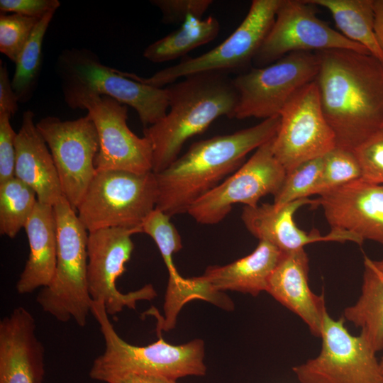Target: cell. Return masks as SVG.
I'll use <instances>...</instances> for the list:
<instances>
[{
    "label": "cell",
    "mask_w": 383,
    "mask_h": 383,
    "mask_svg": "<svg viewBox=\"0 0 383 383\" xmlns=\"http://www.w3.org/2000/svg\"><path fill=\"white\" fill-rule=\"evenodd\" d=\"M316 52L315 82L323 115L336 146L354 150L383 128V62L348 50Z\"/></svg>",
    "instance_id": "1"
},
{
    "label": "cell",
    "mask_w": 383,
    "mask_h": 383,
    "mask_svg": "<svg viewBox=\"0 0 383 383\" xmlns=\"http://www.w3.org/2000/svg\"><path fill=\"white\" fill-rule=\"evenodd\" d=\"M279 126V115L231 134L194 143L183 155L155 174L156 208L170 217L187 213L194 202L241 167L250 152L273 138Z\"/></svg>",
    "instance_id": "2"
},
{
    "label": "cell",
    "mask_w": 383,
    "mask_h": 383,
    "mask_svg": "<svg viewBox=\"0 0 383 383\" xmlns=\"http://www.w3.org/2000/svg\"><path fill=\"white\" fill-rule=\"evenodd\" d=\"M165 88L169 101L166 116L143 130L152 146L155 174L169 167L184 144L216 118H233L238 101L233 78L223 72L197 73Z\"/></svg>",
    "instance_id": "3"
},
{
    "label": "cell",
    "mask_w": 383,
    "mask_h": 383,
    "mask_svg": "<svg viewBox=\"0 0 383 383\" xmlns=\"http://www.w3.org/2000/svg\"><path fill=\"white\" fill-rule=\"evenodd\" d=\"M91 314L99 323L105 345L91 367L89 377L92 379L115 383L130 374H143L177 380L206 374L202 340L175 345L159 335L157 341L148 345H133L117 333L102 302L92 301Z\"/></svg>",
    "instance_id": "4"
},
{
    "label": "cell",
    "mask_w": 383,
    "mask_h": 383,
    "mask_svg": "<svg viewBox=\"0 0 383 383\" xmlns=\"http://www.w3.org/2000/svg\"><path fill=\"white\" fill-rule=\"evenodd\" d=\"M55 71L65 102L77 109L89 96H106L129 106L137 112L144 128L164 118L169 109L166 88L152 87L132 79L104 65L87 48L63 50L58 55Z\"/></svg>",
    "instance_id": "5"
},
{
    "label": "cell",
    "mask_w": 383,
    "mask_h": 383,
    "mask_svg": "<svg viewBox=\"0 0 383 383\" xmlns=\"http://www.w3.org/2000/svg\"><path fill=\"white\" fill-rule=\"evenodd\" d=\"M52 208L57 236L56 267L51 282L40 290L36 301L44 312L57 321L73 320L84 327L92 303L87 281L89 231L64 196Z\"/></svg>",
    "instance_id": "6"
},
{
    "label": "cell",
    "mask_w": 383,
    "mask_h": 383,
    "mask_svg": "<svg viewBox=\"0 0 383 383\" xmlns=\"http://www.w3.org/2000/svg\"><path fill=\"white\" fill-rule=\"evenodd\" d=\"M155 173L96 171L77 213L89 232L102 228H140L156 207Z\"/></svg>",
    "instance_id": "7"
},
{
    "label": "cell",
    "mask_w": 383,
    "mask_h": 383,
    "mask_svg": "<svg viewBox=\"0 0 383 383\" xmlns=\"http://www.w3.org/2000/svg\"><path fill=\"white\" fill-rule=\"evenodd\" d=\"M282 0H253L239 26L220 45L196 57L185 58L149 77L129 74L145 84L163 88L178 79L205 72L226 73L248 67L267 35ZM240 73V74H241Z\"/></svg>",
    "instance_id": "8"
},
{
    "label": "cell",
    "mask_w": 383,
    "mask_h": 383,
    "mask_svg": "<svg viewBox=\"0 0 383 383\" xmlns=\"http://www.w3.org/2000/svg\"><path fill=\"white\" fill-rule=\"evenodd\" d=\"M319 60L311 52H294L274 62L252 67L233 78L238 94L234 113L237 119H267L279 116L290 98L315 80Z\"/></svg>",
    "instance_id": "9"
},
{
    "label": "cell",
    "mask_w": 383,
    "mask_h": 383,
    "mask_svg": "<svg viewBox=\"0 0 383 383\" xmlns=\"http://www.w3.org/2000/svg\"><path fill=\"white\" fill-rule=\"evenodd\" d=\"M345 321L325 314L319 354L292 367L299 383H383L376 353Z\"/></svg>",
    "instance_id": "10"
},
{
    "label": "cell",
    "mask_w": 383,
    "mask_h": 383,
    "mask_svg": "<svg viewBox=\"0 0 383 383\" xmlns=\"http://www.w3.org/2000/svg\"><path fill=\"white\" fill-rule=\"evenodd\" d=\"M274 138L257 148L235 172L194 202L187 213L199 223L216 224L228 216L234 204L255 207L266 195L274 196L287 172L274 155Z\"/></svg>",
    "instance_id": "11"
},
{
    "label": "cell",
    "mask_w": 383,
    "mask_h": 383,
    "mask_svg": "<svg viewBox=\"0 0 383 383\" xmlns=\"http://www.w3.org/2000/svg\"><path fill=\"white\" fill-rule=\"evenodd\" d=\"M36 126L52 155L63 196L77 211L96 173L99 143L95 125L87 114L72 121L46 116Z\"/></svg>",
    "instance_id": "12"
},
{
    "label": "cell",
    "mask_w": 383,
    "mask_h": 383,
    "mask_svg": "<svg viewBox=\"0 0 383 383\" xmlns=\"http://www.w3.org/2000/svg\"><path fill=\"white\" fill-rule=\"evenodd\" d=\"M313 6L306 0H282L274 21L253 58L254 67L269 65L294 52L340 49L370 54L318 18Z\"/></svg>",
    "instance_id": "13"
},
{
    "label": "cell",
    "mask_w": 383,
    "mask_h": 383,
    "mask_svg": "<svg viewBox=\"0 0 383 383\" xmlns=\"http://www.w3.org/2000/svg\"><path fill=\"white\" fill-rule=\"evenodd\" d=\"M142 233L140 228H109L89 232L87 241V281L92 301L104 304L109 316L124 308L135 309L139 301H150L157 296L151 284L126 294L121 292L116 282L126 271L134 244L131 235Z\"/></svg>",
    "instance_id": "14"
},
{
    "label": "cell",
    "mask_w": 383,
    "mask_h": 383,
    "mask_svg": "<svg viewBox=\"0 0 383 383\" xmlns=\"http://www.w3.org/2000/svg\"><path fill=\"white\" fill-rule=\"evenodd\" d=\"M279 116L273 152L286 172L306 161L324 156L336 147L334 133L322 111L315 80L299 89Z\"/></svg>",
    "instance_id": "15"
},
{
    "label": "cell",
    "mask_w": 383,
    "mask_h": 383,
    "mask_svg": "<svg viewBox=\"0 0 383 383\" xmlns=\"http://www.w3.org/2000/svg\"><path fill=\"white\" fill-rule=\"evenodd\" d=\"M77 109L87 110L98 137L96 171L152 172V149L145 137H138L127 125L128 108L106 96H89Z\"/></svg>",
    "instance_id": "16"
},
{
    "label": "cell",
    "mask_w": 383,
    "mask_h": 383,
    "mask_svg": "<svg viewBox=\"0 0 383 383\" xmlns=\"http://www.w3.org/2000/svg\"><path fill=\"white\" fill-rule=\"evenodd\" d=\"M331 228L349 231L383 245V186L359 179L319 195Z\"/></svg>",
    "instance_id": "17"
},
{
    "label": "cell",
    "mask_w": 383,
    "mask_h": 383,
    "mask_svg": "<svg viewBox=\"0 0 383 383\" xmlns=\"http://www.w3.org/2000/svg\"><path fill=\"white\" fill-rule=\"evenodd\" d=\"M316 206V199H301L277 207L274 204H262L255 207L244 206L241 219L247 230L259 240L277 247L283 252H293L316 242L347 241L361 245L364 240L349 231L331 228L329 233L321 235L318 230L309 233L299 228L294 215L305 206Z\"/></svg>",
    "instance_id": "18"
},
{
    "label": "cell",
    "mask_w": 383,
    "mask_h": 383,
    "mask_svg": "<svg viewBox=\"0 0 383 383\" xmlns=\"http://www.w3.org/2000/svg\"><path fill=\"white\" fill-rule=\"evenodd\" d=\"M35 328L28 312H13L1 320L0 383H43L45 348Z\"/></svg>",
    "instance_id": "19"
},
{
    "label": "cell",
    "mask_w": 383,
    "mask_h": 383,
    "mask_svg": "<svg viewBox=\"0 0 383 383\" xmlns=\"http://www.w3.org/2000/svg\"><path fill=\"white\" fill-rule=\"evenodd\" d=\"M309 270L304 249L283 252L266 292L301 318L313 335L321 338L327 310L323 294L317 295L309 287Z\"/></svg>",
    "instance_id": "20"
},
{
    "label": "cell",
    "mask_w": 383,
    "mask_h": 383,
    "mask_svg": "<svg viewBox=\"0 0 383 383\" xmlns=\"http://www.w3.org/2000/svg\"><path fill=\"white\" fill-rule=\"evenodd\" d=\"M15 146V177L35 191L38 202L53 206L63 194L52 155L32 111L23 114Z\"/></svg>",
    "instance_id": "21"
},
{
    "label": "cell",
    "mask_w": 383,
    "mask_h": 383,
    "mask_svg": "<svg viewBox=\"0 0 383 383\" xmlns=\"http://www.w3.org/2000/svg\"><path fill=\"white\" fill-rule=\"evenodd\" d=\"M30 252L16 283L20 294H30L51 282L56 267L57 236L52 206L37 202L25 226Z\"/></svg>",
    "instance_id": "22"
},
{
    "label": "cell",
    "mask_w": 383,
    "mask_h": 383,
    "mask_svg": "<svg viewBox=\"0 0 383 383\" xmlns=\"http://www.w3.org/2000/svg\"><path fill=\"white\" fill-rule=\"evenodd\" d=\"M283 252L271 243L259 240L248 255L223 266H209L201 275L216 291H236L257 296L266 292L269 279Z\"/></svg>",
    "instance_id": "23"
},
{
    "label": "cell",
    "mask_w": 383,
    "mask_h": 383,
    "mask_svg": "<svg viewBox=\"0 0 383 383\" xmlns=\"http://www.w3.org/2000/svg\"><path fill=\"white\" fill-rule=\"evenodd\" d=\"M360 295L343 317L360 328V335L377 353L383 350V259L364 256Z\"/></svg>",
    "instance_id": "24"
},
{
    "label": "cell",
    "mask_w": 383,
    "mask_h": 383,
    "mask_svg": "<svg viewBox=\"0 0 383 383\" xmlns=\"http://www.w3.org/2000/svg\"><path fill=\"white\" fill-rule=\"evenodd\" d=\"M326 9L340 33L348 40L365 48L383 62V50L374 30V0H306Z\"/></svg>",
    "instance_id": "25"
},
{
    "label": "cell",
    "mask_w": 383,
    "mask_h": 383,
    "mask_svg": "<svg viewBox=\"0 0 383 383\" xmlns=\"http://www.w3.org/2000/svg\"><path fill=\"white\" fill-rule=\"evenodd\" d=\"M219 32V21L213 16L189 17L179 28L146 47L143 55L155 63L171 61L211 42Z\"/></svg>",
    "instance_id": "26"
},
{
    "label": "cell",
    "mask_w": 383,
    "mask_h": 383,
    "mask_svg": "<svg viewBox=\"0 0 383 383\" xmlns=\"http://www.w3.org/2000/svg\"><path fill=\"white\" fill-rule=\"evenodd\" d=\"M55 13L50 12L39 21L15 62L11 84L20 103L28 101L37 88L43 65V39Z\"/></svg>",
    "instance_id": "27"
},
{
    "label": "cell",
    "mask_w": 383,
    "mask_h": 383,
    "mask_svg": "<svg viewBox=\"0 0 383 383\" xmlns=\"http://www.w3.org/2000/svg\"><path fill=\"white\" fill-rule=\"evenodd\" d=\"M38 202L35 191L16 177L0 184V233L10 238L24 226Z\"/></svg>",
    "instance_id": "28"
},
{
    "label": "cell",
    "mask_w": 383,
    "mask_h": 383,
    "mask_svg": "<svg viewBox=\"0 0 383 383\" xmlns=\"http://www.w3.org/2000/svg\"><path fill=\"white\" fill-rule=\"evenodd\" d=\"M319 178L312 192L321 195L361 179V168L353 150L336 146L323 157Z\"/></svg>",
    "instance_id": "29"
},
{
    "label": "cell",
    "mask_w": 383,
    "mask_h": 383,
    "mask_svg": "<svg viewBox=\"0 0 383 383\" xmlns=\"http://www.w3.org/2000/svg\"><path fill=\"white\" fill-rule=\"evenodd\" d=\"M323 157L306 161L286 173L279 191L274 196L273 204L275 206L280 207L312 196L321 172Z\"/></svg>",
    "instance_id": "30"
},
{
    "label": "cell",
    "mask_w": 383,
    "mask_h": 383,
    "mask_svg": "<svg viewBox=\"0 0 383 383\" xmlns=\"http://www.w3.org/2000/svg\"><path fill=\"white\" fill-rule=\"evenodd\" d=\"M141 228L142 233L150 235L156 243L168 275L177 273L172 257L182 248V243L180 235L170 221V216L155 207L145 218Z\"/></svg>",
    "instance_id": "31"
},
{
    "label": "cell",
    "mask_w": 383,
    "mask_h": 383,
    "mask_svg": "<svg viewBox=\"0 0 383 383\" xmlns=\"http://www.w3.org/2000/svg\"><path fill=\"white\" fill-rule=\"evenodd\" d=\"M40 20L17 13H1V52L15 63Z\"/></svg>",
    "instance_id": "32"
},
{
    "label": "cell",
    "mask_w": 383,
    "mask_h": 383,
    "mask_svg": "<svg viewBox=\"0 0 383 383\" xmlns=\"http://www.w3.org/2000/svg\"><path fill=\"white\" fill-rule=\"evenodd\" d=\"M353 151L361 168V179L383 186V128Z\"/></svg>",
    "instance_id": "33"
},
{
    "label": "cell",
    "mask_w": 383,
    "mask_h": 383,
    "mask_svg": "<svg viewBox=\"0 0 383 383\" xmlns=\"http://www.w3.org/2000/svg\"><path fill=\"white\" fill-rule=\"evenodd\" d=\"M160 11L165 24L183 23L189 17L202 18L213 4L212 0H151Z\"/></svg>",
    "instance_id": "34"
},
{
    "label": "cell",
    "mask_w": 383,
    "mask_h": 383,
    "mask_svg": "<svg viewBox=\"0 0 383 383\" xmlns=\"http://www.w3.org/2000/svg\"><path fill=\"white\" fill-rule=\"evenodd\" d=\"M11 116L9 113H0V184L15 177L17 133L11 125Z\"/></svg>",
    "instance_id": "35"
},
{
    "label": "cell",
    "mask_w": 383,
    "mask_h": 383,
    "mask_svg": "<svg viewBox=\"0 0 383 383\" xmlns=\"http://www.w3.org/2000/svg\"><path fill=\"white\" fill-rule=\"evenodd\" d=\"M58 0H1V13H17L24 16L41 19L60 7Z\"/></svg>",
    "instance_id": "36"
},
{
    "label": "cell",
    "mask_w": 383,
    "mask_h": 383,
    "mask_svg": "<svg viewBox=\"0 0 383 383\" xmlns=\"http://www.w3.org/2000/svg\"><path fill=\"white\" fill-rule=\"evenodd\" d=\"M18 103L6 65L0 60V113H9L11 116L15 114L18 110Z\"/></svg>",
    "instance_id": "37"
},
{
    "label": "cell",
    "mask_w": 383,
    "mask_h": 383,
    "mask_svg": "<svg viewBox=\"0 0 383 383\" xmlns=\"http://www.w3.org/2000/svg\"><path fill=\"white\" fill-rule=\"evenodd\" d=\"M115 383H177V382L157 375L130 374L120 378Z\"/></svg>",
    "instance_id": "38"
},
{
    "label": "cell",
    "mask_w": 383,
    "mask_h": 383,
    "mask_svg": "<svg viewBox=\"0 0 383 383\" xmlns=\"http://www.w3.org/2000/svg\"><path fill=\"white\" fill-rule=\"evenodd\" d=\"M374 30L377 40L383 50V0H374Z\"/></svg>",
    "instance_id": "39"
},
{
    "label": "cell",
    "mask_w": 383,
    "mask_h": 383,
    "mask_svg": "<svg viewBox=\"0 0 383 383\" xmlns=\"http://www.w3.org/2000/svg\"><path fill=\"white\" fill-rule=\"evenodd\" d=\"M379 366H380L381 372H382V375H383V357H382L381 360L379 361Z\"/></svg>",
    "instance_id": "40"
}]
</instances>
